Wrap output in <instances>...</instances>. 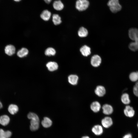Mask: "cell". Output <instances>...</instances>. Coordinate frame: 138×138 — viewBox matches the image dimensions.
Segmentation results:
<instances>
[{"mask_svg": "<svg viewBox=\"0 0 138 138\" xmlns=\"http://www.w3.org/2000/svg\"><path fill=\"white\" fill-rule=\"evenodd\" d=\"M130 38L134 42H131L129 45V49L133 51L138 50V29L132 28L129 30Z\"/></svg>", "mask_w": 138, "mask_h": 138, "instance_id": "obj_1", "label": "cell"}, {"mask_svg": "<svg viewBox=\"0 0 138 138\" xmlns=\"http://www.w3.org/2000/svg\"><path fill=\"white\" fill-rule=\"evenodd\" d=\"M107 5L110 11L113 13L119 11L122 8V6L119 4V0H109Z\"/></svg>", "mask_w": 138, "mask_h": 138, "instance_id": "obj_2", "label": "cell"}, {"mask_svg": "<svg viewBox=\"0 0 138 138\" xmlns=\"http://www.w3.org/2000/svg\"><path fill=\"white\" fill-rule=\"evenodd\" d=\"M89 3L88 0H77L75 3V7L79 11L86 10L89 7Z\"/></svg>", "mask_w": 138, "mask_h": 138, "instance_id": "obj_3", "label": "cell"}, {"mask_svg": "<svg viewBox=\"0 0 138 138\" xmlns=\"http://www.w3.org/2000/svg\"><path fill=\"white\" fill-rule=\"evenodd\" d=\"M101 61L100 57L97 55H93L91 58V63L94 67H97L100 65Z\"/></svg>", "mask_w": 138, "mask_h": 138, "instance_id": "obj_4", "label": "cell"}, {"mask_svg": "<svg viewBox=\"0 0 138 138\" xmlns=\"http://www.w3.org/2000/svg\"><path fill=\"white\" fill-rule=\"evenodd\" d=\"M124 112L126 116L131 118L134 116L135 112L132 107L129 105H127L124 110Z\"/></svg>", "mask_w": 138, "mask_h": 138, "instance_id": "obj_5", "label": "cell"}, {"mask_svg": "<svg viewBox=\"0 0 138 138\" xmlns=\"http://www.w3.org/2000/svg\"><path fill=\"white\" fill-rule=\"evenodd\" d=\"M101 123L104 127L108 128L112 125L113 121L110 117H105L102 120Z\"/></svg>", "mask_w": 138, "mask_h": 138, "instance_id": "obj_6", "label": "cell"}, {"mask_svg": "<svg viewBox=\"0 0 138 138\" xmlns=\"http://www.w3.org/2000/svg\"><path fill=\"white\" fill-rule=\"evenodd\" d=\"M15 47L12 45H7L5 49V53L9 56H11L14 54L15 53Z\"/></svg>", "mask_w": 138, "mask_h": 138, "instance_id": "obj_7", "label": "cell"}, {"mask_svg": "<svg viewBox=\"0 0 138 138\" xmlns=\"http://www.w3.org/2000/svg\"><path fill=\"white\" fill-rule=\"evenodd\" d=\"M39 120L38 119L31 120L30 129L32 131H36L39 128Z\"/></svg>", "mask_w": 138, "mask_h": 138, "instance_id": "obj_8", "label": "cell"}, {"mask_svg": "<svg viewBox=\"0 0 138 138\" xmlns=\"http://www.w3.org/2000/svg\"><path fill=\"white\" fill-rule=\"evenodd\" d=\"M102 108L103 113L105 114H110L112 113L113 111V108L112 106L108 104L103 105Z\"/></svg>", "mask_w": 138, "mask_h": 138, "instance_id": "obj_9", "label": "cell"}, {"mask_svg": "<svg viewBox=\"0 0 138 138\" xmlns=\"http://www.w3.org/2000/svg\"><path fill=\"white\" fill-rule=\"evenodd\" d=\"M96 94L99 97H102L105 94L106 90L104 87L101 86H98L95 90Z\"/></svg>", "mask_w": 138, "mask_h": 138, "instance_id": "obj_10", "label": "cell"}, {"mask_svg": "<svg viewBox=\"0 0 138 138\" xmlns=\"http://www.w3.org/2000/svg\"><path fill=\"white\" fill-rule=\"evenodd\" d=\"M90 48L87 45H85L81 48L80 50L82 55L87 56L91 53Z\"/></svg>", "mask_w": 138, "mask_h": 138, "instance_id": "obj_11", "label": "cell"}, {"mask_svg": "<svg viewBox=\"0 0 138 138\" xmlns=\"http://www.w3.org/2000/svg\"><path fill=\"white\" fill-rule=\"evenodd\" d=\"M46 66L50 71H53L57 70L58 65L57 63L54 62H50L46 64Z\"/></svg>", "mask_w": 138, "mask_h": 138, "instance_id": "obj_12", "label": "cell"}, {"mask_svg": "<svg viewBox=\"0 0 138 138\" xmlns=\"http://www.w3.org/2000/svg\"><path fill=\"white\" fill-rule=\"evenodd\" d=\"M10 120L9 117L7 115H3L0 117V124L3 126L7 125L9 124Z\"/></svg>", "mask_w": 138, "mask_h": 138, "instance_id": "obj_13", "label": "cell"}, {"mask_svg": "<svg viewBox=\"0 0 138 138\" xmlns=\"http://www.w3.org/2000/svg\"><path fill=\"white\" fill-rule=\"evenodd\" d=\"M53 7L55 9L57 10H61L64 8V5L60 0H58L54 2Z\"/></svg>", "mask_w": 138, "mask_h": 138, "instance_id": "obj_14", "label": "cell"}, {"mask_svg": "<svg viewBox=\"0 0 138 138\" xmlns=\"http://www.w3.org/2000/svg\"><path fill=\"white\" fill-rule=\"evenodd\" d=\"M51 15V12L47 10H45L42 11L40 15L41 18L45 21L48 20Z\"/></svg>", "mask_w": 138, "mask_h": 138, "instance_id": "obj_15", "label": "cell"}, {"mask_svg": "<svg viewBox=\"0 0 138 138\" xmlns=\"http://www.w3.org/2000/svg\"><path fill=\"white\" fill-rule=\"evenodd\" d=\"M93 132L96 135H100L103 132V129L101 126L99 125L94 126L92 128Z\"/></svg>", "mask_w": 138, "mask_h": 138, "instance_id": "obj_16", "label": "cell"}, {"mask_svg": "<svg viewBox=\"0 0 138 138\" xmlns=\"http://www.w3.org/2000/svg\"><path fill=\"white\" fill-rule=\"evenodd\" d=\"M78 78V77L77 75H71L68 77V81L71 84L75 85L77 84Z\"/></svg>", "mask_w": 138, "mask_h": 138, "instance_id": "obj_17", "label": "cell"}, {"mask_svg": "<svg viewBox=\"0 0 138 138\" xmlns=\"http://www.w3.org/2000/svg\"><path fill=\"white\" fill-rule=\"evenodd\" d=\"M121 100L124 104L128 105L130 102L129 95L126 93L123 94L121 97Z\"/></svg>", "mask_w": 138, "mask_h": 138, "instance_id": "obj_18", "label": "cell"}, {"mask_svg": "<svg viewBox=\"0 0 138 138\" xmlns=\"http://www.w3.org/2000/svg\"><path fill=\"white\" fill-rule=\"evenodd\" d=\"M101 108L100 103L98 101H95L92 102L90 105L91 109L95 112L99 111Z\"/></svg>", "mask_w": 138, "mask_h": 138, "instance_id": "obj_19", "label": "cell"}, {"mask_svg": "<svg viewBox=\"0 0 138 138\" xmlns=\"http://www.w3.org/2000/svg\"><path fill=\"white\" fill-rule=\"evenodd\" d=\"M12 134L10 131H5L2 129H0V138H10Z\"/></svg>", "mask_w": 138, "mask_h": 138, "instance_id": "obj_20", "label": "cell"}, {"mask_svg": "<svg viewBox=\"0 0 138 138\" xmlns=\"http://www.w3.org/2000/svg\"><path fill=\"white\" fill-rule=\"evenodd\" d=\"M52 122L48 118L45 117L41 122V124L43 127L48 128L50 127L52 125Z\"/></svg>", "mask_w": 138, "mask_h": 138, "instance_id": "obj_21", "label": "cell"}, {"mask_svg": "<svg viewBox=\"0 0 138 138\" xmlns=\"http://www.w3.org/2000/svg\"><path fill=\"white\" fill-rule=\"evenodd\" d=\"M18 110V107L16 105L11 104L10 105L8 108V110L12 114H14L17 113Z\"/></svg>", "mask_w": 138, "mask_h": 138, "instance_id": "obj_22", "label": "cell"}, {"mask_svg": "<svg viewBox=\"0 0 138 138\" xmlns=\"http://www.w3.org/2000/svg\"><path fill=\"white\" fill-rule=\"evenodd\" d=\"M28 52V50L27 48H23L17 52V55L19 57L22 58L26 56Z\"/></svg>", "mask_w": 138, "mask_h": 138, "instance_id": "obj_23", "label": "cell"}, {"mask_svg": "<svg viewBox=\"0 0 138 138\" xmlns=\"http://www.w3.org/2000/svg\"><path fill=\"white\" fill-rule=\"evenodd\" d=\"M78 33V36L81 37H84L87 36L88 31L87 30L83 27H81L79 29Z\"/></svg>", "mask_w": 138, "mask_h": 138, "instance_id": "obj_24", "label": "cell"}, {"mask_svg": "<svg viewBox=\"0 0 138 138\" xmlns=\"http://www.w3.org/2000/svg\"><path fill=\"white\" fill-rule=\"evenodd\" d=\"M52 21L56 25H59L62 22L61 17L58 14H55L53 15Z\"/></svg>", "mask_w": 138, "mask_h": 138, "instance_id": "obj_25", "label": "cell"}, {"mask_svg": "<svg viewBox=\"0 0 138 138\" xmlns=\"http://www.w3.org/2000/svg\"><path fill=\"white\" fill-rule=\"evenodd\" d=\"M130 80L132 82H137L138 80V71L134 72L131 73L129 75Z\"/></svg>", "mask_w": 138, "mask_h": 138, "instance_id": "obj_26", "label": "cell"}, {"mask_svg": "<svg viewBox=\"0 0 138 138\" xmlns=\"http://www.w3.org/2000/svg\"><path fill=\"white\" fill-rule=\"evenodd\" d=\"M56 53L55 50L51 47L48 48L45 51V55L49 56H54L55 54Z\"/></svg>", "mask_w": 138, "mask_h": 138, "instance_id": "obj_27", "label": "cell"}, {"mask_svg": "<svg viewBox=\"0 0 138 138\" xmlns=\"http://www.w3.org/2000/svg\"><path fill=\"white\" fill-rule=\"evenodd\" d=\"M28 118L30 120L39 119L38 116L35 113L32 112H30L27 115Z\"/></svg>", "mask_w": 138, "mask_h": 138, "instance_id": "obj_28", "label": "cell"}, {"mask_svg": "<svg viewBox=\"0 0 138 138\" xmlns=\"http://www.w3.org/2000/svg\"><path fill=\"white\" fill-rule=\"evenodd\" d=\"M133 92L135 96L138 97V81L136 82L133 87Z\"/></svg>", "mask_w": 138, "mask_h": 138, "instance_id": "obj_29", "label": "cell"}, {"mask_svg": "<svg viewBox=\"0 0 138 138\" xmlns=\"http://www.w3.org/2000/svg\"><path fill=\"white\" fill-rule=\"evenodd\" d=\"M122 138H132V136L131 134L128 133L123 136Z\"/></svg>", "mask_w": 138, "mask_h": 138, "instance_id": "obj_30", "label": "cell"}, {"mask_svg": "<svg viewBox=\"0 0 138 138\" xmlns=\"http://www.w3.org/2000/svg\"><path fill=\"white\" fill-rule=\"evenodd\" d=\"M45 2L47 4H49L52 0H44Z\"/></svg>", "mask_w": 138, "mask_h": 138, "instance_id": "obj_31", "label": "cell"}, {"mask_svg": "<svg viewBox=\"0 0 138 138\" xmlns=\"http://www.w3.org/2000/svg\"><path fill=\"white\" fill-rule=\"evenodd\" d=\"M3 107V105L2 103L0 101V109L2 108Z\"/></svg>", "mask_w": 138, "mask_h": 138, "instance_id": "obj_32", "label": "cell"}, {"mask_svg": "<svg viewBox=\"0 0 138 138\" xmlns=\"http://www.w3.org/2000/svg\"><path fill=\"white\" fill-rule=\"evenodd\" d=\"M82 138H89V137L88 136H83Z\"/></svg>", "mask_w": 138, "mask_h": 138, "instance_id": "obj_33", "label": "cell"}, {"mask_svg": "<svg viewBox=\"0 0 138 138\" xmlns=\"http://www.w3.org/2000/svg\"><path fill=\"white\" fill-rule=\"evenodd\" d=\"M14 1L17 2H19L21 0H14Z\"/></svg>", "mask_w": 138, "mask_h": 138, "instance_id": "obj_34", "label": "cell"}, {"mask_svg": "<svg viewBox=\"0 0 138 138\" xmlns=\"http://www.w3.org/2000/svg\"><path fill=\"white\" fill-rule=\"evenodd\" d=\"M137 126L138 128V123H137Z\"/></svg>", "mask_w": 138, "mask_h": 138, "instance_id": "obj_35", "label": "cell"}]
</instances>
